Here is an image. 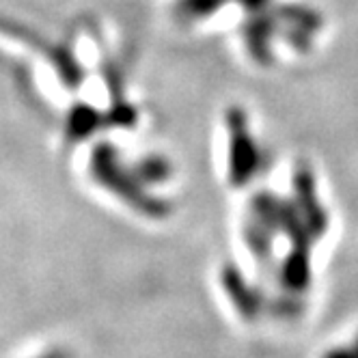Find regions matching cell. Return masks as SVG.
Segmentation results:
<instances>
[{"mask_svg":"<svg viewBox=\"0 0 358 358\" xmlns=\"http://www.w3.org/2000/svg\"><path fill=\"white\" fill-rule=\"evenodd\" d=\"M43 358H67L63 352H52V354H48V356H43Z\"/></svg>","mask_w":358,"mask_h":358,"instance_id":"obj_1","label":"cell"}]
</instances>
